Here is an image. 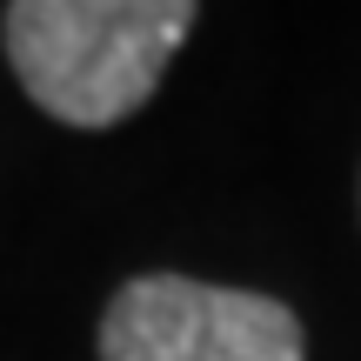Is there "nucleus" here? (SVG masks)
I'll list each match as a JSON object with an SVG mask.
<instances>
[{"instance_id": "1", "label": "nucleus", "mask_w": 361, "mask_h": 361, "mask_svg": "<svg viewBox=\"0 0 361 361\" xmlns=\"http://www.w3.org/2000/svg\"><path fill=\"white\" fill-rule=\"evenodd\" d=\"M201 0H7V67L40 114L114 128L161 87Z\"/></svg>"}, {"instance_id": "2", "label": "nucleus", "mask_w": 361, "mask_h": 361, "mask_svg": "<svg viewBox=\"0 0 361 361\" xmlns=\"http://www.w3.org/2000/svg\"><path fill=\"white\" fill-rule=\"evenodd\" d=\"M101 361H308V335L274 295L141 274L101 314Z\"/></svg>"}]
</instances>
